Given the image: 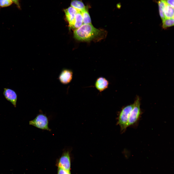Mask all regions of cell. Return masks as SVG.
Wrapping results in <instances>:
<instances>
[{"label":"cell","instance_id":"6da1fadb","mask_svg":"<svg viewBox=\"0 0 174 174\" xmlns=\"http://www.w3.org/2000/svg\"><path fill=\"white\" fill-rule=\"evenodd\" d=\"M102 31L94 27L91 24H83L74 31V37L77 40L83 41L92 40L98 37Z\"/></svg>","mask_w":174,"mask_h":174},{"label":"cell","instance_id":"7a4b0ae2","mask_svg":"<svg viewBox=\"0 0 174 174\" xmlns=\"http://www.w3.org/2000/svg\"><path fill=\"white\" fill-rule=\"evenodd\" d=\"M134 106V104H133L126 106L122 109L120 113L117 123L120 127L122 132L125 131L128 127L129 116Z\"/></svg>","mask_w":174,"mask_h":174},{"label":"cell","instance_id":"3957f363","mask_svg":"<svg viewBox=\"0 0 174 174\" xmlns=\"http://www.w3.org/2000/svg\"><path fill=\"white\" fill-rule=\"evenodd\" d=\"M133 104L134 107L129 116L128 127L132 126L137 123L141 114L140 100L138 97H137Z\"/></svg>","mask_w":174,"mask_h":174},{"label":"cell","instance_id":"277c9868","mask_svg":"<svg viewBox=\"0 0 174 174\" xmlns=\"http://www.w3.org/2000/svg\"><path fill=\"white\" fill-rule=\"evenodd\" d=\"M48 119L43 114H38L33 120L29 122V124L37 128L49 131L51 130L48 127Z\"/></svg>","mask_w":174,"mask_h":174},{"label":"cell","instance_id":"5b68a950","mask_svg":"<svg viewBox=\"0 0 174 174\" xmlns=\"http://www.w3.org/2000/svg\"><path fill=\"white\" fill-rule=\"evenodd\" d=\"M71 159L69 152L65 151L57 161L56 165L58 167L70 171Z\"/></svg>","mask_w":174,"mask_h":174},{"label":"cell","instance_id":"8992f818","mask_svg":"<svg viewBox=\"0 0 174 174\" xmlns=\"http://www.w3.org/2000/svg\"><path fill=\"white\" fill-rule=\"evenodd\" d=\"M3 95L6 99L11 102L15 107H16L17 95L14 90L8 88L4 89Z\"/></svg>","mask_w":174,"mask_h":174},{"label":"cell","instance_id":"52a82bcc","mask_svg":"<svg viewBox=\"0 0 174 174\" xmlns=\"http://www.w3.org/2000/svg\"><path fill=\"white\" fill-rule=\"evenodd\" d=\"M73 72L72 70L66 69L63 70L60 74L58 79L60 82L63 84H67L72 81L73 77Z\"/></svg>","mask_w":174,"mask_h":174},{"label":"cell","instance_id":"ba28073f","mask_svg":"<svg viewBox=\"0 0 174 174\" xmlns=\"http://www.w3.org/2000/svg\"><path fill=\"white\" fill-rule=\"evenodd\" d=\"M66 18L70 28H72L74 23L75 15L78 12L75 8L70 7L64 10Z\"/></svg>","mask_w":174,"mask_h":174},{"label":"cell","instance_id":"9c48e42d","mask_svg":"<svg viewBox=\"0 0 174 174\" xmlns=\"http://www.w3.org/2000/svg\"><path fill=\"white\" fill-rule=\"evenodd\" d=\"M109 84V82L106 79L100 77L96 80L95 84V86L99 92H101L108 87Z\"/></svg>","mask_w":174,"mask_h":174},{"label":"cell","instance_id":"30bf717a","mask_svg":"<svg viewBox=\"0 0 174 174\" xmlns=\"http://www.w3.org/2000/svg\"><path fill=\"white\" fill-rule=\"evenodd\" d=\"M83 24V19L81 13L78 12L75 17L74 21L72 28L75 29L80 27Z\"/></svg>","mask_w":174,"mask_h":174},{"label":"cell","instance_id":"8fae6325","mask_svg":"<svg viewBox=\"0 0 174 174\" xmlns=\"http://www.w3.org/2000/svg\"><path fill=\"white\" fill-rule=\"evenodd\" d=\"M71 4V6L80 13L86 9L85 6L83 2L79 0H73Z\"/></svg>","mask_w":174,"mask_h":174},{"label":"cell","instance_id":"7c38bea8","mask_svg":"<svg viewBox=\"0 0 174 174\" xmlns=\"http://www.w3.org/2000/svg\"><path fill=\"white\" fill-rule=\"evenodd\" d=\"M165 15L166 18H174V7L167 4L163 10Z\"/></svg>","mask_w":174,"mask_h":174},{"label":"cell","instance_id":"4fadbf2b","mask_svg":"<svg viewBox=\"0 0 174 174\" xmlns=\"http://www.w3.org/2000/svg\"><path fill=\"white\" fill-rule=\"evenodd\" d=\"M160 15L162 20L166 18L163 11L164 8L167 4L164 0H159L158 2Z\"/></svg>","mask_w":174,"mask_h":174},{"label":"cell","instance_id":"5bb4252c","mask_svg":"<svg viewBox=\"0 0 174 174\" xmlns=\"http://www.w3.org/2000/svg\"><path fill=\"white\" fill-rule=\"evenodd\" d=\"M80 13L83 18V24H91V19L87 10L85 9Z\"/></svg>","mask_w":174,"mask_h":174},{"label":"cell","instance_id":"9a60e30c","mask_svg":"<svg viewBox=\"0 0 174 174\" xmlns=\"http://www.w3.org/2000/svg\"><path fill=\"white\" fill-rule=\"evenodd\" d=\"M162 26L164 29H166L174 25V18H166L162 20Z\"/></svg>","mask_w":174,"mask_h":174},{"label":"cell","instance_id":"2e32d148","mask_svg":"<svg viewBox=\"0 0 174 174\" xmlns=\"http://www.w3.org/2000/svg\"><path fill=\"white\" fill-rule=\"evenodd\" d=\"M13 3L11 0H0V7L2 8L8 7Z\"/></svg>","mask_w":174,"mask_h":174},{"label":"cell","instance_id":"e0dca14e","mask_svg":"<svg viewBox=\"0 0 174 174\" xmlns=\"http://www.w3.org/2000/svg\"><path fill=\"white\" fill-rule=\"evenodd\" d=\"M57 174H71L70 171H69L62 168L58 167Z\"/></svg>","mask_w":174,"mask_h":174},{"label":"cell","instance_id":"ac0fdd59","mask_svg":"<svg viewBox=\"0 0 174 174\" xmlns=\"http://www.w3.org/2000/svg\"><path fill=\"white\" fill-rule=\"evenodd\" d=\"M13 3L15 4L18 8L20 10L21 9L20 4V0H11Z\"/></svg>","mask_w":174,"mask_h":174},{"label":"cell","instance_id":"d6986e66","mask_svg":"<svg viewBox=\"0 0 174 174\" xmlns=\"http://www.w3.org/2000/svg\"><path fill=\"white\" fill-rule=\"evenodd\" d=\"M166 3L174 7V0H164Z\"/></svg>","mask_w":174,"mask_h":174}]
</instances>
